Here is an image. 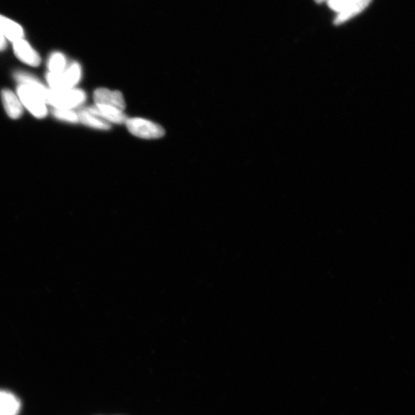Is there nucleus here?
Listing matches in <instances>:
<instances>
[{"label":"nucleus","mask_w":415,"mask_h":415,"mask_svg":"<svg viewBox=\"0 0 415 415\" xmlns=\"http://www.w3.org/2000/svg\"><path fill=\"white\" fill-rule=\"evenodd\" d=\"M87 95L80 90H48L45 102L56 109H68L80 107L86 100Z\"/></svg>","instance_id":"nucleus-1"},{"label":"nucleus","mask_w":415,"mask_h":415,"mask_svg":"<svg viewBox=\"0 0 415 415\" xmlns=\"http://www.w3.org/2000/svg\"><path fill=\"white\" fill-rule=\"evenodd\" d=\"M372 0H360L350 8L337 14L334 23L336 26L342 25L344 23L350 21L358 14H360L365 9L370 5Z\"/></svg>","instance_id":"nucleus-12"},{"label":"nucleus","mask_w":415,"mask_h":415,"mask_svg":"<svg viewBox=\"0 0 415 415\" xmlns=\"http://www.w3.org/2000/svg\"><path fill=\"white\" fill-rule=\"evenodd\" d=\"M15 79L21 85H23V86L28 87L39 94L45 101L46 92L48 90L39 80L34 77L33 75L26 72H16L15 74Z\"/></svg>","instance_id":"nucleus-13"},{"label":"nucleus","mask_w":415,"mask_h":415,"mask_svg":"<svg viewBox=\"0 0 415 415\" xmlns=\"http://www.w3.org/2000/svg\"><path fill=\"white\" fill-rule=\"evenodd\" d=\"M21 409V401L14 394L0 391V415H17Z\"/></svg>","instance_id":"nucleus-10"},{"label":"nucleus","mask_w":415,"mask_h":415,"mask_svg":"<svg viewBox=\"0 0 415 415\" xmlns=\"http://www.w3.org/2000/svg\"><path fill=\"white\" fill-rule=\"evenodd\" d=\"M48 67L50 73L53 75L61 74L67 70V60H65L63 54L60 53H53L50 58Z\"/></svg>","instance_id":"nucleus-14"},{"label":"nucleus","mask_w":415,"mask_h":415,"mask_svg":"<svg viewBox=\"0 0 415 415\" xmlns=\"http://www.w3.org/2000/svg\"><path fill=\"white\" fill-rule=\"evenodd\" d=\"M77 115L79 121L85 126L99 130H108L111 128L108 122L92 114L87 108L80 109Z\"/></svg>","instance_id":"nucleus-11"},{"label":"nucleus","mask_w":415,"mask_h":415,"mask_svg":"<svg viewBox=\"0 0 415 415\" xmlns=\"http://www.w3.org/2000/svg\"><path fill=\"white\" fill-rule=\"evenodd\" d=\"M53 114L56 119L70 122V124H77L79 122L77 113L72 109L54 108Z\"/></svg>","instance_id":"nucleus-15"},{"label":"nucleus","mask_w":415,"mask_h":415,"mask_svg":"<svg viewBox=\"0 0 415 415\" xmlns=\"http://www.w3.org/2000/svg\"><path fill=\"white\" fill-rule=\"evenodd\" d=\"M0 33L3 34L5 39L13 43L23 39L24 36L21 26L1 15H0Z\"/></svg>","instance_id":"nucleus-9"},{"label":"nucleus","mask_w":415,"mask_h":415,"mask_svg":"<svg viewBox=\"0 0 415 415\" xmlns=\"http://www.w3.org/2000/svg\"><path fill=\"white\" fill-rule=\"evenodd\" d=\"M2 100L7 115L14 119H17L23 115V106L16 94L9 90L2 91Z\"/></svg>","instance_id":"nucleus-8"},{"label":"nucleus","mask_w":415,"mask_h":415,"mask_svg":"<svg viewBox=\"0 0 415 415\" xmlns=\"http://www.w3.org/2000/svg\"><path fill=\"white\" fill-rule=\"evenodd\" d=\"M315 1L317 4H323V3H327L328 1V0H315Z\"/></svg>","instance_id":"nucleus-18"},{"label":"nucleus","mask_w":415,"mask_h":415,"mask_svg":"<svg viewBox=\"0 0 415 415\" xmlns=\"http://www.w3.org/2000/svg\"><path fill=\"white\" fill-rule=\"evenodd\" d=\"M126 127L131 134L145 139H154L165 135L164 129L152 121L143 118H128Z\"/></svg>","instance_id":"nucleus-2"},{"label":"nucleus","mask_w":415,"mask_h":415,"mask_svg":"<svg viewBox=\"0 0 415 415\" xmlns=\"http://www.w3.org/2000/svg\"><path fill=\"white\" fill-rule=\"evenodd\" d=\"M87 109L92 114L108 122L109 124H124L128 119L124 111L114 107L94 104L93 106L87 107Z\"/></svg>","instance_id":"nucleus-5"},{"label":"nucleus","mask_w":415,"mask_h":415,"mask_svg":"<svg viewBox=\"0 0 415 415\" xmlns=\"http://www.w3.org/2000/svg\"><path fill=\"white\" fill-rule=\"evenodd\" d=\"M360 0H328L327 4L337 14L350 8Z\"/></svg>","instance_id":"nucleus-16"},{"label":"nucleus","mask_w":415,"mask_h":415,"mask_svg":"<svg viewBox=\"0 0 415 415\" xmlns=\"http://www.w3.org/2000/svg\"><path fill=\"white\" fill-rule=\"evenodd\" d=\"M14 50L18 60L31 65V67H38L41 63L39 54L32 48L29 43H27L23 39L14 43Z\"/></svg>","instance_id":"nucleus-7"},{"label":"nucleus","mask_w":415,"mask_h":415,"mask_svg":"<svg viewBox=\"0 0 415 415\" xmlns=\"http://www.w3.org/2000/svg\"><path fill=\"white\" fill-rule=\"evenodd\" d=\"M17 95L21 101L22 105L29 110L35 117L43 119L46 117V103L39 94L31 88L21 85L17 88Z\"/></svg>","instance_id":"nucleus-4"},{"label":"nucleus","mask_w":415,"mask_h":415,"mask_svg":"<svg viewBox=\"0 0 415 415\" xmlns=\"http://www.w3.org/2000/svg\"><path fill=\"white\" fill-rule=\"evenodd\" d=\"M82 70L80 64L75 63L58 75L47 74V82L50 89L55 90H70L77 85L81 79Z\"/></svg>","instance_id":"nucleus-3"},{"label":"nucleus","mask_w":415,"mask_h":415,"mask_svg":"<svg viewBox=\"0 0 415 415\" xmlns=\"http://www.w3.org/2000/svg\"><path fill=\"white\" fill-rule=\"evenodd\" d=\"M93 99L95 104L114 107L122 111L126 109V102L119 91H112L105 88L97 89L93 94Z\"/></svg>","instance_id":"nucleus-6"},{"label":"nucleus","mask_w":415,"mask_h":415,"mask_svg":"<svg viewBox=\"0 0 415 415\" xmlns=\"http://www.w3.org/2000/svg\"><path fill=\"white\" fill-rule=\"evenodd\" d=\"M6 43L5 37L1 33H0V51L4 50L6 48Z\"/></svg>","instance_id":"nucleus-17"}]
</instances>
